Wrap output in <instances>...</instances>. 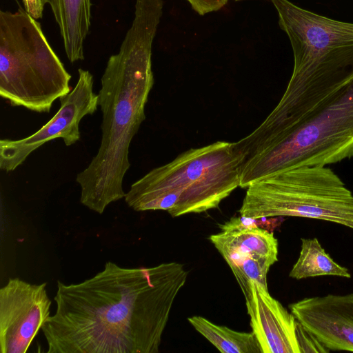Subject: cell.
<instances>
[{"mask_svg":"<svg viewBox=\"0 0 353 353\" xmlns=\"http://www.w3.org/2000/svg\"><path fill=\"white\" fill-rule=\"evenodd\" d=\"M188 276L177 262L128 268L108 261L80 283L58 281L56 312L41 328L46 352H159Z\"/></svg>","mask_w":353,"mask_h":353,"instance_id":"obj_1","label":"cell"},{"mask_svg":"<svg viewBox=\"0 0 353 353\" xmlns=\"http://www.w3.org/2000/svg\"><path fill=\"white\" fill-rule=\"evenodd\" d=\"M235 144L242 188L285 170L353 159V65L292 72L278 104Z\"/></svg>","mask_w":353,"mask_h":353,"instance_id":"obj_2","label":"cell"},{"mask_svg":"<svg viewBox=\"0 0 353 353\" xmlns=\"http://www.w3.org/2000/svg\"><path fill=\"white\" fill-rule=\"evenodd\" d=\"M163 0H135L134 19L117 53L111 55L98 94L103 119L99 150L76 181L80 202L103 214L125 197L123 181L130 167V143L145 119L154 85L152 43L163 15Z\"/></svg>","mask_w":353,"mask_h":353,"instance_id":"obj_3","label":"cell"},{"mask_svg":"<svg viewBox=\"0 0 353 353\" xmlns=\"http://www.w3.org/2000/svg\"><path fill=\"white\" fill-rule=\"evenodd\" d=\"M241 163L235 142L191 148L133 183L125 201L134 211L165 210L172 217L205 212L239 187Z\"/></svg>","mask_w":353,"mask_h":353,"instance_id":"obj_4","label":"cell"},{"mask_svg":"<svg viewBox=\"0 0 353 353\" xmlns=\"http://www.w3.org/2000/svg\"><path fill=\"white\" fill-rule=\"evenodd\" d=\"M71 75L36 19L24 8L0 11V95L11 105L49 112L71 90Z\"/></svg>","mask_w":353,"mask_h":353,"instance_id":"obj_5","label":"cell"},{"mask_svg":"<svg viewBox=\"0 0 353 353\" xmlns=\"http://www.w3.org/2000/svg\"><path fill=\"white\" fill-rule=\"evenodd\" d=\"M239 213L253 219H318L353 230V193L331 168L305 165L253 182Z\"/></svg>","mask_w":353,"mask_h":353,"instance_id":"obj_6","label":"cell"},{"mask_svg":"<svg viewBox=\"0 0 353 353\" xmlns=\"http://www.w3.org/2000/svg\"><path fill=\"white\" fill-rule=\"evenodd\" d=\"M270 1L291 43L293 72L353 65V23L318 14L289 0Z\"/></svg>","mask_w":353,"mask_h":353,"instance_id":"obj_7","label":"cell"},{"mask_svg":"<svg viewBox=\"0 0 353 353\" xmlns=\"http://www.w3.org/2000/svg\"><path fill=\"white\" fill-rule=\"evenodd\" d=\"M74 88L59 99L61 106L55 115L35 133L19 140H0V169L11 172L21 165L44 143L61 138L67 146L80 139L79 123L97 109L98 94L93 91L94 79L90 71L79 68Z\"/></svg>","mask_w":353,"mask_h":353,"instance_id":"obj_8","label":"cell"},{"mask_svg":"<svg viewBox=\"0 0 353 353\" xmlns=\"http://www.w3.org/2000/svg\"><path fill=\"white\" fill-rule=\"evenodd\" d=\"M46 283L9 278L0 290V352L25 353L50 316Z\"/></svg>","mask_w":353,"mask_h":353,"instance_id":"obj_9","label":"cell"},{"mask_svg":"<svg viewBox=\"0 0 353 353\" xmlns=\"http://www.w3.org/2000/svg\"><path fill=\"white\" fill-rule=\"evenodd\" d=\"M210 240L230 267L241 289L250 281L268 286L267 275L278 261V241L260 228L221 231Z\"/></svg>","mask_w":353,"mask_h":353,"instance_id":"obj_10","label":"cell"},{"mask_svg":"<svg viewBox=\"0 0 353 353\" xmlns=\"http://www.w3.org/2000/svg\"><path fill=\"white\" fill-rule=\"evenodd\" d=\"M289 308L329 351L353 352V293L306 297Z\"/></svg>","mask_w":353,"mask_h":353,"instance_id":"obj_11","label":"cell"},{"mask_svg":"<svg viewBox=\"0 0 353 353\" xmlns=\"http://www.w3.org/2000/svg\"><path fill=\"white\" fill-rule=\"evenodd\" d=\"M252 332L263 353H301L297 321L269 293L268 286L250 281L241 288Z\"/></svg>","mask_w":353,"mask_h":353,"instance_id":"obj_12","label":"cell"},{"mask_svg":"<svg viewBox=\"0 0 353 353\" xmlns=\"http://www.w3.org/2000/svg\"><path fill=\"white\" fill-rule=\"evenodd\" d=\"M58 25L70 63L84 59V43L91 26L92 0H46Z\"/></svg>","mask_w":353,"mask_h":353,"instance_id":"obj_13","label":"cell"},{"mask_svg":"<svg viewBox=\"0 0 353 353\" xmlns=\"http://www.w3.org/2000/svg\"><path fill=\"white\" fill-rule=\"evenodd\" d=\"M301 241L299 256L289 273L290 278L297 280L321 276L351 278L348 269L335 262L317 238H302Z\"/></svg>","mask_w":353,"mask_h":353,"instance_id":"obj_14","label":"cell"},{"mask_svg":"<svg viewBox=\"0 0 353 353\" xmlns=\"http://www.w3.org/2000/svg\"><path fill=\"white\" fill-rule=\"evenodd\" d=\"M190 325L223 353H263L254 334L216 325L201 316L188 318Z\"/></svg>","mask_w":353,"mask_h":353,"instance_id":"obj_15","label":"cell"},{"mask_svg":"<svg viewBox=\"0 0 353 353\" xmlns=\"http://www.w3.org/2000/svg\"><path fill=\"white\" fill-rule=\"evenodd\" d=\"M296 333L301 353H321L330 352L315 336L307 332L298 321Z\"/></svg>","mask_w":353,"mask_h":353,"instance_id":"obj_16","label":"cell"},{"mask_svg":"<svg viewBox=\"0 0 353 353\" xmlns=\"http://www.w3.org/2000/svg\"><path fill=\"white\" fill-rule=\"evenodd\" d=\"M199 15L216 12L223 8L228 0H187Z\"/></svg>","mask_w":353,"mask_h":353,"instance_id":"obj_17","label":"cell"},{"mask_svg":"<svg viewBox=\"0 0 353 353\" xmlns=\"http://www.w3.org/2000/svg\"><path fill=\"white\" fill-rule=\"evenodd\" d=\"M24 9L34 19H39L43 17L46 0H21Z\"/></svg>","mask_w":353,"mask_h":353,"instance_id":"obj_18","label":"cell"},{"mask_svg":"<svg viewBox=\"0 0 353 353\" xmlns=\"http://www.w3.org/2000/svg\"><path fill=\"white\" fill-rule=\"evenodd\" d=\"M234 1H241V0H234Z\"/></svg>","mask_w":353,"mask_h":353,"instance_id":"obj_19","label":"cell"}]
</instances>
